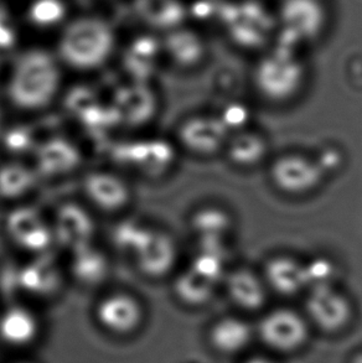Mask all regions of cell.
<instances>
[{
  "label": "cell",
  "mask_w": 362,
  "mask_h": 363,
  "mask_svg": "<svg viewBox=\"0 0 362 363\" xmlns=\"http://www.w3.org/2000/svg\"><path fill=\"white\" fill-rule=\"evenodd\" d=\"M158 46L149 39L137 40L124 56V69L131 81L150 82L157 69Z\"/></svg>",
  "instance_id": "obj_26"
},
{
  "label": "cell",
  "mask_w": 362,
  "mask_h": 363,
  "mask_svg": "<svg viewBox=\"0 0 362 363\" xmlns=\"http://www.w3.org/2000/svg\"><path fill=\"white\" fill-rule=\"evenodd\" d=\"M16 283L23 291L35 296H50L59 290L61 272L48 253L34 255L29 263L18 270Z\"/></svg>",
  "instance_id": "obj_21"
},
{
  "label": "cell",
  "mask_w": 362,
  "mask_h": 363,
  "mask_svg": "<svg viewBox=\"0 0 362 363\" xmlns=\"http://www.w3.org/2000/svg\"><path fill=\"white\" fill-rule=\"evenodd\" d=\"M15 43L14 31L0 20V49H9Z\"/></svg>",
  "instance_id": "obj_32"
},
{
  "label": "cell",
  "mask_w": 362,
  "mask_h": 363,
  "mask_svg": "<svg viewBox=\"0 0 362 363\" xmlns=\"http://www.w3.org/2000/svg\"><path fill=\"white\" fill-rule=\"evenodd\" d=\"M4 114L1 112V109H0V137H1V134L4 133Z\"/></svg>",
  "instance_id": "obj_34"
},
{
  "label": "cell",
  "mask_w": 362,
  "mask_h": 363,
  "mask_svg": "<svg viewBox=\"0 0 362 363\" xmlns=\"http://www.w3.org/2000/svg\"><path fill=\"white\" fill-rule=\"evenodd\" d=\"M4 139V144L6 149L14 154H23V152H34L39 143H35V137L33 133L25 129L24 127L13 128V129H5L1 134Z\"/></svg>",
  "instance_id": "obj_30"
},
{
  "label": "cell",
  "mask_w": 362,
  "mask_h": 363,
  "mask_svg": "<svg viewBox=\"0 0 362 363\" xmlns=\"http://www.w3.org/2000/svg\"><path fill=\"white\" fill-rule=\"evenodd\" d=\"M109 107L118 124L142 128L152 122L159 111V97L150 82L131 81L113 92Z\"/></svg>",
  "instance_id": "obj_9"
},
{
  "label": "cell",
  "mask_w": 362,
  "mask_h": 363,
  "mask_svg": "<svg viewBox=\"0 0 362 363\" xmlns=\"http://www.w3.org/2000/svg\"><path fill=\"white\" fill-rule=\"evenodd\" d=\"M13 363H36L34 361H31V359H20V361H16V362Z\"/></svg>",
  "instance_id": "obj_35"
},
{
  "label": "cell",
  "mask_w": 362,
  "mask_h": 363,
  "mask_svg": "<svg viewBox=\"0 0 362 363\" xmlns=\"http://www.w3.org/2000/svg\"><path fill=\"white\" fill-rule=\"evenodd\" d=\"M256 339L270 354L294 356L308 347L314 330L302 311L277 306L260 313L255 324Z\"/></svg>",
  "instance_id": "obj_3"
},
{
  "label": "cell",
  "mask_w": 362,
  "mask_h": 363,
  "mask_svg": "<svg viewBox=\"0 0 362 363\" xmlns=\"http://www.w3.org/2000/svg\"><path fill=\"white\" fill-rule=\"evenodd\" d=\"M34 165L10 160L0 165V197L9 201L26 196L39 179Z\"/></svg>",
  "instance_id": "obj_25"
},
{
  "label": "cell",
  "mask_w": 362,
  "mask_h": 363,
  "mask_svg": "<svg viewBox=\"0 0 362 363\" xmlns=\"http://www.w3.org/2000/svg\"><path fill=\"white\" fill-rule=\"evenodd\" d=\"M114 38L108 25L97 19H81L65 30L59 45L60 59L72 69L89 71L106 64Z\"/></svg>",
  "instance_id": "obj_4"
},
{
  "label": "cell",
  "mask_w": 362,
  "mask_h": 363,
  "mask_svg": "<svg viewBox=\"0 0 362 363\" xmlns=\"http://www.w3.org/2000/svg\"><path fill=\"white\" fill-rule=\"evenodd\" d=\"M303 313L314 333L325 336L343 335L350 329L355 319L353 301L338 284L309 289Z\"/></svg>",
  "instance_id": "obj_5"
},
{
  "label": "cell",
  "mask_w": 362,
  "mask_h": 363,
  "mask_svg": "<svg viewBox=\"0 0 362 363\" xmlns=\"http://www.w3.org/2000/svg\"><path fill=\"white\" fill-rule=\"evenodd\" d=\"M4 226L10 241L33 255H45L55 245L51 222L34 207H15L5 218Z\"/></svg>",
  "instance_id": "obj_11"
},
{
  "label": "cell",
  "mask_w": 362,
  "mask_h": 363,
  "mask_svg": "<svg viewBox=\"0 0 362 363\" xmlns=\"http://www.w3.org/2000/svg\"><path fill=\"white\" fill-rule=\"evenodd\" d=\"M308 290L323 285L336 284L338 278V267L334 264L333 260L327 257L314 258L310 263H305Z\"/></svg>",
  "instance_id": "obj_29"
},
{
  "label": "cell",
  "mask_w": 362,
  "mask_h": 363,
  "mask_svg": "<svg viewBox=\"0 0 362 363\" xmlns=\"http://www.w3.org/2000/svg\"><path fill=\"white\" fill-rule=\"evenodd\" d=\"M270 147L263 134L250 129H242L231 134L225 147L229 160L241 169H252L265 162Z\"/></svg>",
  "instance_id": "obj_23"
},
{
  "label": "cell",
  "mask_w": 362,
  "mask_h": 363,
  "mask_svg": "<svg viewBox=\"0 0 362 363\" xmlns=\"http://www.w3.org/2000/svg\"><path fill=\"white\" fill-rule=\"evenodd\" d=\"M280 23L293 44L314 43L323 36L330 23L327 0H283Z\"/></svg>",
  "instance_id": "obj_8"
},
{
  "label": "cell",
  "mask_w": 362,
  "mask_h": 363,
  "mask_svg": "<svg viewBox=\"0 0 362 363\" xmlns=\"http://www.w3.org/2000/svg\"><path fill=\"white\" fill-rule=\"evenodd\" d=\"M61 87L57 60L44 50H30L16 60L6 94L16 108L40 111L53 104Z\"/></svg>",
  "instance_id": "obj_1"
},
{
  "label": "cell",
  "mask_w": 362,
  "mask_h": 363,
  "mask_svg": "<svg viewBox=\"0 0 362 363\" xmlns=\"http://www.w3.org/2000/svg\"><path fill=\"white\" fill-rule=\"evenodd\" d=\"M71 255L70 273L77 284L84 288H97L107 280L111 265L102 250L91 245Z\"/></svg>",
  "instance_id": "obj_22"
},
{
  "label": "cell",
  "mask_w": 362,
  "mask_h": 363,
  "mask_svg": "<svg viewBox=\"0 0 362 363\" xmlns=\"http://www.w3.org/2000/svg\"><path fill=\"white\" fill-rule=\"evenodd\" d=\"M194 230L201 236L210 238L211 241L219 237H225L226 232L230 230L231 218L225 211L216 207H206L201 211L196 212L192 218Z\"/></svg>",
  "instance_id": "obj_27"
},
{
  "label": "cell",
  "mask_w": 362,
  "mask_h": 363,
  "mask_svg": "<svg viewBox=\"0 0 362 363\" xmlns=\"http://www.w3.org/2000/svg\"><path fill=\"white\" fill-rule=\"evenodd\" d=\"M64 14V5L59 0H39L30 11L33 21L39 25L55 24Z\"/></svg>",
  "instance_id": "obj_31"
},
{
  "label": "cell",
  "mask_w": 362,
  "mask_h": 363,
  "mask_svg": "<svg viewBox=\"0 0 362 363\" xmlns=\"http://www.w3.org/2000/svg\"><path fill=\"white\" fill-rule=\"evenodd\" d=\"M324 167L302 152H285L275 157L270 167L273 186L287 196H308L323 185Z\"/></svg>",
  "instance_id": "obj_7"
},
{
  "label": "cell",
  "mask_w": 362,
  "mask_h": 363,
  "mask_svg": "<svg viewBox=\"0 0 362 363\" xmlns=\"http://www.w3.org/2000/svg\"><path fill=\"white\" fill-rule=\"evenodd\" d=\"M349 363H362V351H358L350 359Z\"/></svg>",
  "instance_id": "obj_33"
},
{
  "label": "cell",
  "mask_w": 362,
  "mask_h": 363,
  "mask_svg": "<svg viewBox=\"0 0 362 363\" xmlns=\"http://www.w3.org/2000/svg\"><path fill=\"white\" fill-rule=\"evenodd\" d=\"M41 333L39 315L28 305H9L0 311V342L10 349H29L39 341Z\"/></svg>",
  "instance_id": "obj_17"
},
{
  "label": "cell",
  "mask_w": 362,
  "mask_h": 363,
  "mask_svg": "<svg viewBox=\"0 0 362 363\" xmlns=\"http://www.w3.org/2000/svg\"><path fill=\"white\" fill-rule=\"evenodd\" d=\"M82 190L93 207L108 213L122 211L132 201V190L128 182L116 172L108 170H94L87 174Z\"/></svg>",
  "instance_id": "obj_16"
},
{
  "label": "cell",
  "mask_w": 362,
  "mask_h": 363,
  "mask_svg": "<svg viewBox=\"0 0 362 363\" xmlns=\"http://www.w3.org/2000/svg\"><path fill=\"white\" fill-rule=\"evenodd\" d=\"M217 285V281L201 274L190 265L174 279L172 294L186 308L200 309L214 299Z\"/></svg>",
  "instance_id": "obj_24"
},
{
  "label": "cell",
  "mask_w": 362,
  "mask_h": 363,
  "mask_svg": "<svg viewBox=\"0 0 362 363\" xmlns=\"http://www.w3.org/2000/svg\"><path fill=\"white\" fill-rule=\"evenodd\" d=\"M252 82L265 102L278 106L290 104L307 84V69L293 51L275 50L257 62Z\"/></svg>",
  "instance_id": "obj_2"
},
{
  "label": "cell",
  "mask_w": 362,
  "mask_h": 363,
  "mask_svg": "<svg viewBox=\"0 0 362 363\" xmlns=\"http://www.w3.org/2000/svg\"><path fill=\"white\" fill-rule=\"evenodd\" d=\"M123 162L148 177H160L172 169L177 150L164 139H144L123 147Z\"/></svg>",
  "instance_id": "obj_19"
},
{
  "label": "cell",
  "mask_w": 362,
  "mask_h": 363,
  "mask_svg": "<svg viewBox=\"0 0 362 363\" xmlns=\"http://www.w3.org/2000/svg\"><path fill=\"white\" fill-rule=\"evenodd\" d=\"M175 240L163 230L148 227L131 255L138 272L148 279L159 280L172 274L177 263Z\"/></svg>",
  "instance_id": "obj_10"
},
{
  "label": "cell",
  "mask_w": 362,
  "mask_h": 363,
  "mask_svg": "<svg viewBox=\"0 0 362 363\" xmlns=\"http://www.w3.org/2000/svg\"><path fill=\"white\" fill-rule=\"evenodd\" d=\"M51 226L55 245H61L70 253L93 245L96 223L92 215L79 203H64L55 213Z\"/></svg>",
  "instance_id": "obj_14"
},
{
  "label": "cell",
  "mask_w": 362,
  "mask_h": 363,
  "mask_svg": "<svg viewBox=\"0 0 362 363\" xmlns=\"http://www.w3.org/2000/svg\"><path fill=\"white\" fill-rule=\"evenodd\" d=\"M168 54L172 62L181 69H192L200 64L204 51L199 43L192 45V40L185 39L181 35L172 36L168 41Z\"/></svg>",
  "instance_id": "obj_28"
},
{
  "label": "cell",
  "mask_w": 362,
  "mask_h": 363,
  "mask_svg": "<svg viewBox=\"0 0 362 363\" xmlns=\"http://www.w3.org/2000/svg\"><path fill=\"white\" fill-rule=\"evenodd\" d=\"M231 137L230 129L220 116L199 114L186 118L177 130V139L186 152L207 157L225 152Z\"/></svg>",
  "instance_id": "obj_12"
},
{
  "label": "cell",
  "mask_w": 362,
  "mask_h": 363,
  "mask_svg": "<svg viewBox=\"0 0 362 363\" xmlns=\"http://www.w3.org/2000/svg\"><path fill=\"white\" fill-rule=\"evenodd\" d=\"M35 170L39 177H65L75 172L82 162V152L72 140L53 137L39 143L34 152Z\"/></svg>",
  "instance_id": "obj_18"
},
{
  "label": "cell",
  "mask_w": 362,
  "mask_h": 363,
  "mask_svg": "<svg viewBox=\"0 0 362 363\" xmlns=\"http://www.w3.org/2000/svg\"><path fill=\"white\" fill-rule=\"evenodd\" d=\"M255 341V325L241 315H222L206 331V342L211 351L222 357L241 356Z\"/></svg>",
  "instance_id": "obj_13"
},
{
  "label": "cell",
  "mask_w": 362,
  "mask_h": 363,
  "mask_svg": "<svg viewBox=\"0 0 362 363\" xmlns=\"http://www.w3.org/2000/svg\"><path fill=\"white\" fill-rule=\"evenodd\" d=\"M224 288L232 305L242 313H263L267 309L270 289L262 273L240 267L227 273Z\"/></svg>",
  "instance_id": "obj_15"
},
{
  "label": "cell",
  "mask_w": 362,
  "mask_h": 363,
  "mask_svg": "<svg viewBox=\"0 0 362 363\" xmlns=\"http://www.w3.org/2000/svg\"><path fill=\"white\" fill-rule=\"evenodd\" d=\"M93 319L104 334L114 339H131L142 331L147 309L142 299L131 291L112 290L94 304Z\"/></svg>",
  "instance_id": "obj_6"
},
{
  "label": "cell",
  "mask_w": 362,
  "mask_h": 363,
  "mask_svg": "<svg viewBox=\"0 0 362 363\" xmlns=\"http://www.w3.org/2000/svg\"><path fill=\"white\" fill-rule=\"evenodd\" d=\"M270 293L290 298L308 291L305 263L292 255H274L262 270Z\"/></svg>",
  "instance_id": "obj_20"
}]
</instances>
